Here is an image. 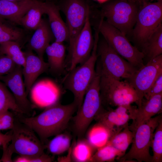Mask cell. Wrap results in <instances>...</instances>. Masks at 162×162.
<instances>
[{
	"label": "cell",
	"instance_id": "13",
	"mask_svg": "<svg viewBox=\"0 0 162 162\" xmlns=\"http://www.w3.org/2000/svg\"><path fill=\"white\" fill-rule=\"evenodd\" d=\"M162 74V55L148 62L130 79L127 80L141 100L157 78Z\"/></svg>",
	"mask_w": 162,
	"mask_h": 162
},
{
	"label": "cell",
	"instance_id": "16",
	"mask_svg": "<svg viewBox=\"0 0 162 162\" xmlns=\"http://www.w3.org/2000/svg\"><path fill=\"white\" fill-rule=\"evenodd\" d=\"M162 109V93L155 95L148 99H143L137 108L134 107L131 115L133 123L129 126L133 130L144 124L156 115L161 113Z\"/></svg>",
	"mask_w": 162,
	"mask_h": 162
},
{
	"label": "cell",
	"instance_id": "39",
	"mask_svg": "<svg viewBox=\"0 0 162 162\" xmlns=\"http://www.w3.org/2000/svg\"><path fill=\"white\" fill-rule=\"evenodd\" d=\"M68 152L67 156L59 157L58 158V162H72L71 159V146L68 150Z\"/></svg>",
	"mask_w": 162,
	"mask_h": 162
},
{
	"label": "cell",
	"instance_id": "14",
	"mask_svg": "<svg viewBox=\"0 0 162 162\" xmlns=\"http://www.w3.org/2000/svg\"><path fill=\"white\" fill-rule=\"evenodd\" d=\"M22 71V66L17 65L11 73L0 77V80L11 91L23 114H28L32 111V107L27 97Z\"/></svg>",
	"mask_w": 162,
	"mask_h": 162
},
{
	"label": "cell",
	"instance_id": "25",
	"mask_svg": "<svg viewBox=\"0 0 162 162\" xmlns=\"http://www.w3.org/2000/svg\"><path fill=\"white\" fill-rule=\"evenodd\" d=\"M113 134L108 128L97 122L88 130L86 138L97 149L106 145Z\"/></svg>",
	"mask_w": 162,
	"mask_h": 162
},
{
	"label": "cell",
	"instance_id": "34",
	"mask_svg": "<svg viewBox=\"0 0 162 162\" xmlns=\"http://www.w3.org/2000/svg\"><path fill=\"white\" fill-rule=\"evenodd\" d=\"M16 65L9 56L0 52V77L11 73Z\"/></svg>",
	"mask_w": 162,
	"mask_h": 162
},
{
	"label": "cell",
	"instance_id": "24",
	"mask_svg": "<svg viewBox=\"0 0 162 162\" xmlns=\"http://www.w3.org/2000/svg\"><path fill=\"white\" fill-rule=\"evenodd\" d=\"M96 150L86 138H78L71 146L72 162H91Z\"/></svg>",
	"mask_w": 162,
	"mask_h": 162
},
{
	"label": "cell",
	"instance_id": "33",
	"mask_svg": "<svg viewBox=\"0 0 162 162\" xmlns=\"http://www.w3.org/2000/svg\"><path fill=\"white\" fill-rule=\"evenodd\" d=\"M153 152V162H162V120L154 132L151 146Z\"/></svg>",
	"mask_w": 162,
	"mask_h": 162
},
{
	"label": "cell",
	"instance_id": "4",
	"mask_svg": "<svg viewBox=\"0 0 162 162\" xmlns=\"http://www.w3.org/2000/svg\"><path fill=\"white\" fill-rule=\"evenodd\" d=\"M95 76L87 90L80 107L73 118V130L78 138L83 137L90 124L103 107L100 96V72L97 67Z\"/></svg>",
	"mask_w": 162,
	"mask_h": 162
},
{
	"label": "cell",
	"instance_id": "5",
	"mask_svg": "<svg viewBox=\"0 0 162 162\" xmlns=\"http://www.w3.org/2000/svg\"><path fill=\"white\" fill-rule=\"evenodd\" d=\"M100 72V93L103 105L117 107L130 105L133 103L138 106L140 105L142 100L127 80L122 81Z\"/></svg>",
	"mask_w": 162,
	"mask_h": 162
},
{
	"label": "cell",
	"instance_id": "2",
	"mask_svg": "<svg viewBox=\"0 0 162 162\" xmlns=\"http://www.w3.org/2000/svg\"><path fill=\"white\" fill-rule=\"evenodd\" d=\"M12 130L11 143L3 148L2 158L4 160L11 161L14 153L28 157L38 156L45 153L46 145L31 128L16 117Z\"/></svg>",
	"mask_w": 162,
	"mask_h": 162
},
{
	"label": "cell",
	"instance_id": "20",
	"mask_svg": "<svg viewBox=\"0 0 162 162\" xmlns=\"http://www.w3.org/2000/svg\"><path fill=\"white\" fill-rule=\"evenodd\" d=\"M35 0L12 2L0 0V19L8 20L20 25L21 18Z\"/></svg>",
	"mask_w": 162,
	"mask_h": 162
},
{
	"label": "cell",
	"instance_id": "32",
	"mask_svg": "<svg viewBox=\"0 0 162 162\" xmlns=\"http://www.w3.org/2000/svg\"><path fill=\"white\" fill-rule=\"evenodd\" d=\"M122 156V154L112 146L106 144L97 149L92 157L91 162H111L117 160Z\"/></svg>",
	"mask_w": 162,
	"mask_h": 162
},
{
	"label": "cell",
	"instance_id": "7",
	"mask_svg": "<svg viewBox=\"0 0 162 162\" xmlns=\"http://www.w3.org/2000/svg\"><path fill=\"white\" fill-rule=\"evenodd\" d=\"M162 21V0L146 3L140 6L131 35L140 51Z\"/></svg>",
	"mask_w": 162,
	"mask_h": 162
},
{
	"label": "cell",
	"instance_id": "11",
	"mask_svg": "<svg viewBox=\"0 0 162 162\" xmlns=\"http://www.w3.org/2000/svg\"><path fill=\"white\" fill-rule=\"evenodd\" d=\"M57 6L66 17L70 46L85 24L89 14V7L86 0H62Z\"/></svg>",
	"mask_w": 162,
	"mask_h": 162
},
{
	"label": "cell",
	"instance_id": "38",
	"mask_svg": "<svg viewBox=\"0 0 162 162\" xmlns=\"http://www.w3.org/2000/svg\"><path fill=\"white\" fill-rule=\"evenodd\" d=\"M12 136V133L4 134L0 132V146H2L4 148L8 146V143L11 141Z\"/></svg>",
	"mask_w": 162,
	"mask_h": 162
},
{
	"label": "cell",
	"instance_id": "9",
	"mask_svg": "<svg viewBox=\"0 0 162 162\" xmlns=\"http://www.w3.org/2000/svg\"><path fill=\"white\" fill-rule=\"evenodd\" d=\"M98 28L100 33L121 56L138 70L144 66L143 53L132 45L121 31L104 20L102 16Z\"/></svg>",
	"mask_w": 162,
	"mask_h": 162
},
{
	"label": "cell",
	"instance_id": "31",
	"mask_svg": "<svg viewBox=\"0 0 162 162\" xmlns=\"http://www.w3.org/2000/svg\"><path fill=\"white\" fill-rule=\"evenodd\" d=\"M9 110L23 114L13 94L8 90L5 84L0 80V113Z\"/></svg>",
	"mask_w": 162,
	"mask_h": 162
},
{
	"label": "cell",
	"instance_id": "6",
	"mask_svg": "<svg viewBox=\"0 0 162 162\" xmlns=\"http://www.w3.org/2000/svg\"><path fill=\"white\" fill-rule=\"evenodd\" d=\"M139 7L128 0H111L103 5L101 16L126 36L131 35Z\"/></svg>",
	"mask_w": 162,
	"mask_h": 162
},
{
	"label": "cell",
	"instance_id": "17",
	"mask_svg": "<svg viewBox=\"0 0 162 162\" xmlns=\"http://www.w3.org/2000/svg\"><path fill=\"white\" fill-rule=\"evenodd\" d=\"M30 91L33 101L37 105L43 107H46L58 102L60 95L58 86L48 80L39 81Z\"/></svg>",
	"mask_w": 162,
	"mask_h": 162
},
{
	"label": "cell",
	"instance_id": "3",
	"mask_svg": "<svg viewBox=\"0 0 162 162\" xmlns=\"http://www.w3.org/2000/svg\"><path fill=\"white\" fill-rule=\"evenodd\" d=\"M99 34L98 31L96 30L93 48L89 58L83 63L69 71L65 80L66 87L73 94V102L76 104L77 110L81 106L85 94L96 74L95 66L98 58L97 49Z\"/></svg>",
	"mask_w": 162,
	"mask_h": 162
},
{
	"label": "cell",
	"instance_id": "22",
	"mask_svg": "<svg viewBox=\"0 0 162 162\" xmlns=\"http://www.w3.org/2000/svg\"><path fill=\"white\" fill-rule=\"evenodd\" d=\"M65 50L63 43L55 41L46 48L45 52L47 56L48 63L52 70L58 72L65 67Z\"/></svg>",
	"mask_w": 162,
	"mask_h": 162
},
{
	"label": "cell",
	"instance_id": "1",
	"mask_svg": "<svg viewBox=\"0 0 162 162\" xmlns=\"http://www.w3.org/2000/svg\"><path fill=\"white\" fill-rule=\"evenodd\" d=\"M77 110V106L74 102L65 105L57 102L46 107L37 116L26 117L18 114L16 117L31 128L45 145L49 137L62 133L66 128Z\"/></svg>",
	"mask_w": 162,
	"mask_h": 162
},
{
	"label": "cell",
	"instance_id": "8",
	"mask_svg": "<svg viewBox=\"0 0 162 162\" xmlns=\"http://www.w3.org/2000/svg\"><path fill=\"white\" fill-rule=\"evenodd\" d=\"M97 51L100 61L98 66L102 74L118 80H128L138 70L116 52L103 37L100 39L99 38Z\"/></svg>",
	"mask_w": 162,
	"mask_h": 162
},
{
	"label": "cell",
	"instance_id": "28",
	"mask_svg": "<svg viewBox=\"0 0 162 162\" xmlns=\"http://www.w3.org/2000/svg\"><path fill=\"white\" fill-rule=\"evenodd\" d=\"M16 24L8 20L0 19V44L9 41H16L20 44L25 33L23 30Z\"/></svg>",
	"mask_w": 162,
	"mask_h": 162
},
{
	"label": "cell",
	"instance_id": "26",
	"mask_svg": "<svg viewBox=\"0 0 162 162\" xmlns=\"http://www.w3.org/2000/svg\"><path fill=\"white\" fill-rule=\"evenodd\" d=\"M45 2L36 0L22 17L20 25L28 30H35L40 23L42 15L45 14Z\"/></svg>",
	"mask_w": 162,
	"mask_h": 162
},
{
	"label": "cell",
	"instance_id": "18",
	"mask_svg": "<svg viewBox=\"0 0 162 162\" xmlns=\"http://www.w3.org/2000/svg\"><path fill=\"white\" fill-rule=\"evenodd\" d=\"M25 63L22 68V74L26 94L30 91L32 86L37 78L40 74L46 71L49 68L48 63L43 59L35 55L29 49L23 52Z\"/></svg>",
	"mask_w": 162,
	"mask_h": 162
},
{
	"label": "cell",
	"instance_id": "21",
	"mask_svg": "<svg viewBox=\"0 0 162 162\" xmlns=\"http://www.w3.org/2000/svg\"><path fill=\"white\" fill-rule=\"evenodd\" d=\"M53 37L48 21L42 19L29 42V49L34 51L43 59L45 50Z\"/></svg>",
	"mask_w": 162,
	"mask_h": 162
},
{
	"label": "cell",
	"instance_id": "37",
	"mask_svg": "<svg viewBox=\"0 0 162 162\" xmlns=\"http://www.w3.org/2000/svg\"><path fill=\"white\" fill-rule=\"evenodd\" d=\"M162 93V74L156 80L146 93L144 97L148 99L156 95Z\"/></svg>",
	"mask_w": 162,
	"mask_h": 162
},
{
	"label": "cell",
	"instance_id": "12",
	"mask_svg": "<svg viewBox=\"0 0 162 162\" xmlns=\"http://www.w3.org/2000/svg\"><path fill=\"white\" fill-rule=\"evenodd\" d=\"M94 44L89 14L83 28L73 44L69 46L68 59L65 63V67L68 71H70L88 59Z\"/></svg>",
	"mask_w": 162,
	"mask_h": 162
},
{
	"label": "cell",
	"instance_id": "35",
	"mask_svg": "<svg viewBox=\"0 0 162 162\" xmlns=\"http://www.w3.org/2000/svg\"><path fill=\"white\" fill-rule=\"evenodd\" d=\"M15 119L14 114L9 110L0 113V130H12Z\"/></svg>",
	"mask_w": 162,
	"mask_h": 162
},
{
	"label": "cell",
	"instance_id": "19",
	"mask_svg": "<svg viewBox=\"0 0 162 162\" xmlns=\"http://www.w3.org/2000/svg\"><path fill=\"white\" fill-rule=\"evenodd\" d=\"M45 14L48 16V22L55 41L63 43L68 41V27L61 17L60 10L57 5L52 2H45Z\"/></svg>",
	"mask_w": 162,
	"mask_h": 162
},
{
	"label": "cell",
	"instance_id": "27",
	"mask_svg": "<svg viewBox=\"0 0 162 162\" xmlns=\"http://www.w3.org/2000/svg\"><path fill=\"white\" fill-rule=\"evenodd\" d=\"M134 135V131L128 125L113 134L106 144L115 148L123 156L130 145L132 143Z\"/></svg>",
	"mask_w": 162,
	"mask_h": 162
},
{
	"label": "cell",
	"instance_id": "36",
	"mask_svg": "<svg viewBox=\"0 0 162 162\" xmlns=\"http://www.w3.org/2000/svg\"><path fill=\"white\" fill-rule=\"evenodd\" d=\"M54 156L45 153L40 156L34 157H28L20 156L13 160L15 162H51L54 161Z\"/></svg>",
	"mask_w": 162,
	"mask_h": 162
},
{
	"label": "cell",
	"instance_id": "10",
	"mask_svg": "<svg viewBox=\"0 0 162 162\" xmlns=\"http://www.w3.org/2000/svg\"><path fill=\"white\" fill-rule=\"evenodd\" d=\"M162 115L152 117L148 121L133 130L134 135L130 150L118 160L120 162L130 161L134 159L138 162H153V157L149 152L153 134Z\"/></svg>",
	"mask_w": 162,
	"mask_h": 162
},
{
	"label": "cell",
	"instance_id": "41",
	"mask_svg": "<svg viewBox=\"0 0 162 162\" xmlns=\"http://www.w3.org/2000/svg\"><path fill=\"white\" fill-rule=\"evenodd\" d=\"M7 0V1H12V2H19V1H24L25 0Z\"/></svg>",
	"mask_w": 162,
	"mask_h": 162
},
{
	"label": "cell",
	"instance_id": "30",
	"mask_svg": "<svg viewBox=\"0 0 162 162\" xmlns=\"http://www.w3.org/2000/svg\"><path fill=\"white\" fill-rule=\"evenodd\" d=\"M0 52L8 56L17 65L24 66L25 57L19 42L9 41L0 44Z\"/></svg>",
	"mask_w": 162,
	"mask_h": 162
},
{
	"label": "cell",
	"instance_id": "23",
	"mask_svg": "<svg viewBox=\"0 0 162 162\" xmlns=\"http://www.w3.org/2000/svg\"><path fill=\"white\" fill-rule=\"evenodd\" d=\"M147 62L162 55V23L149 36L141 50Z\"/></svg>",
	"mask_w": 162,
	"mask_h": 162
},
{
	"label": "cell",
	"instance_id": "15",
	"mask_svg": "<svg viewBox=\"0 0 162 162\" xmlns=\"http://www.w3.org/2000/svg\"><path fill=\"white\" fill-rule=\"evenodd\" d=\"M132 108L131 105L119 106L114 110H105L103 107L94 119L108 128L114 134L128 125Z\"/></svg>",
	"mask_w": 162,
	"mask_h": 162
},
{
	"label": "cell",
	"instance_id": "40",
	"mask_svg": "<svg viewBox=\"0 0 162 162\" xmlns=\"http://www.w3.org/2000/svg\"><path fill=\"white\" fill-rule=\"evenodd\" d=\"M135 3L140 6L142 4L147 2H153V1H158L160 0H128Z\"/></svg>",
	"mask_w": 162,
	"mask_h": 162
},
{
	"label": "cell",
	"instance_id": "29",
	"mask_svg": "<svg viewBox=\"0 0 162 162\" xmlns=\"http://www.w3.org/2000/svg\"><path fill=\"white\" fill-rule=\"evenodd\" d=\"M46 144L48 151L54 155H59L69 150L72 139L68 132L60 133L56 136Z\"/></svg>",
	"mask_w": 162,
	"mask_h": 162
}]
</instances>
